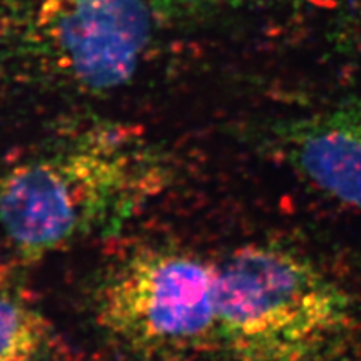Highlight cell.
I'll list each match as a JSON object with an SVG mask.
<instances>
[{
  "instance_id": "cell-1",
  "label": "cell",
  "mask_w": 361,
  "mask_h": 361,
  "mask_svg": "<svg viewBox=\"0 0 361 361\" xmlns=\"http://www.w3.org/2000/svg\"><path fill=\"white\" fill-rule=\"evenodd\" d=\"M163 158L140 134L92 123L0 173V229L26 261L119 229L164 188Z\"/></svg>"
},
{
  "instance_id": "cell-2",
  "label": "cell",
  "mask_w": 361,
  "mask_h": 361,
  "mask_svg": "<svg viewBox=\"0 0 361 361\" xmlns=\"http://www.w3.org/2000/svg\"><path fill=\"white\" fill-rule=\"evenodd\" d=\"M351 324L348 293L301 253L252 244L219 267L216 345L231 361H319Z\"/></svg>"
},
{
  "instance_id": "cell-3",
  "label": "cell",
  "mask_w": 361,
  "mask_h": 361,
  "mask_svg": "<svg viewBox=\"0 0 361 361\" xmlns=\"http://www.w3.org/2000/svg\"><path fill=\"white\" fill-rule=\"evenodd\" d=\"M217 276L185 248L135 245L99 269L90 318L131 361H187L217 343Z\"/></svg>"
},
{
  "instance_id": "cell-4",
  "label": "cell",
  "mask_w": 361,
  "mask_h": 361,
  "mask_svg": "<svg viewBox=\"0 0 361 361\" xmlns=\"http://www.w3.org/2000/svg\"><path fill=\"white\" fill-rule=\"evenodd\" d=\"M154 8L152 0H0V58L32 82L109 92L137 71Z\"/></svg>"
},
{
  "instance_id": "cell-5",
  "label": "cell",
  "mask_w": 361,
  "mask_h": 361,
  "mask_svg": "<svg viewBox=\"0 0 361 361\" xmlns=\"http://www.w3.org/2000/svg\"><path fill=\"white\" fill-rule=\"evenodd\" d=\"M280 146L316 188L361 208V98L288 123Z\"/></svg>"
},
{
  "instance_id": "cell-6",
  "label": "cell",
  "mask_w": 361,
  "mask_h": 361,
  "mask_svg": "<svg viewBox=\"0 0 361 361\" xmlns=\"http://www.w3.org/2000/svg\"><path fill=\"white\" fill-rule=\"evenodd\" d=\"M54 326L33 304L0 289V361H61Z\"/></svg>"
},
{
  "instance_id": "cell-7",
  "label": "cell",
  "mask_w": 361,
  "mask_h": 361,
  "mask_svg": "<svg viewBox=\"0 0 361 361\" xmlns=\"http://www.w3.org/2000/svg\"><path fill=\"white\" fill-rule=\"evenodd\" d=\"M154 6L157 0H152ZM226 2V0H158V4L164 6H202V5H211V4H219Z\"/></svg>"
},
{
  "instance_id": "cell-8",
  "label": "cell",
  "mask_w": 361,
  "mask_h": 361,
  "mask_svg": "<svg viewBox=\"0 0 361 361\" xmlns=\"http://www.w3.org/2000/svg\"><path fill=\"white\" fill-rule=\"evenodd\" d=\"M357 20H358L360 29H361V0H357Z\"/></svg>"
}]
</instances>
